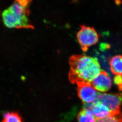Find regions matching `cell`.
I'll list each match as a JSON object with an SVG mask.
<instances>
[{"label":"cell","mask_w":122,"mask_h":122,"mask_svg":"<svg viewBox=\"0 0 122 122\" xmlns=\"http://www.w3.org/2000/svg\"><path fill=\"white\" fill-rule=\"evenodd\" d=\"M77 85L78 96L84 103H91L96 101L98 93L91 84L82 82Z\"/></svg>","instance_id":"5"},{"label":"cell","mask_w":122,"mask_h":122,"mask_svg":"<svg viewBox=\"0 0 122 122\" xmlns=\"http://www.w3.org/2000/svg\"><path fill=\"white\" fill-rule=\"evenodd\" d=\"M22 118L19 113L8 112L4 114L0 122H23Z\"/></svg>","instance_id":"10"},{"label":"cell","mask_w":122,"mask_h":122,"mask_svg":"<svg viewBox=\"0 0 122 122\" xmlns=\"http://www.w3.org/2000/svg\"><path fill=\"white\" fill-rule=\"evenodd\" d=\"M76 38L82 51L86 52L98 42L99 35L94 27L82 25L77 33Z\"/></svg>","instance_id":"3"},{"label":"cell","mask_w":122,"mask_h":122,"mask_svg":"<svg viewBox=\"0 0 122 122\" xmlns=\"http://www.w3.org/2000/svg\"><path fill=\"white\" fill-rule=\"evenodd\" d=\"M96 101L101 102L106 105L111 114L119 113L120 112L122 105V93H99Z\"/></svg>","instance_id":"4"},{"label":"cell","mask_w":122,"mask_h":122,"mask_svg":"<svg viewBox=\"0 0 122 122\" xmlns=\"http://www.w3.org/2000/svg\"><path fill=\"white\" fill-rule=\"evenodd\" d=\"M33 0H14L1 13L2 22L10 29H33L30 19V7Z\"/></svg>","instance_id":"2"},{"label":"cell","mask_w":122,"mask_h":122,"mask_svg":"<svg viewBox=\"0 0 122 122\" xmlns=\"http://www.w3.org/2000/svg\"><path fill=\"white\" fill-rule=\"evenodd\" d=\"M78 122H96L97 119L90 109L83 108L77 115Z\"/></svg>","instance_id":"9"},{"label":"cell","mask_w":122,"mask_h":122,"mask_svg":"<svg viewBox=\"0 0 122 122\" xmlns=\"http://www.w3.org/2000/svg\"><path fill=\"white\" fill-rule=\"evenodd\" d=\"M69 79L72 84L91 83L102 71L96 58L85 55L72 56L69 59Z\"/></svg>","instance_id":"1"},{"label":"cell","mask_w":122,"mask_h":122,"mask_svg":"<svg viewBox=\"0 0 122 122\" xmlns=\"http://www.w3.org/2000/svg\"><path fill=\"white\" fill-rule=\"evenodd\" d=\"M96 122H122V114L120 112L111 114L106 117L97 119Z\"/></svg>","instance_id":"11"},{"label":"cell","mask_w":122,"mask_h":122,"mask_svg":"<svg viewBox=\"0 0 122 122\" xmlns=\"http://www.w3.org/2000/svg\"><path fill=\"white\" fill-rule=\"evenodd\" d=\"M83 108L91 110L97 119L106 117L111 114L106 105L97 101L91 103H84Z\"/></svg>","instance_id":"7"},{"label":"cell","mask_w":122,"mask_h":122,"mask_svg":"<svg viewBox=\"0 0 122 122\" xmlns=\"http://www.w3.org/2000/svg\"><path fill=\"white\" fill-rule=\"evenodd\" d=\"M114 83L120 91H122V75H116L113 79Z\"/></svg>","instance_id":"12"},{"label":"cell","mask_w":122,"mask_h":122,"mask_svg":"<svg viewBox=\"0 0 122 122\" xmlns=\"http://www.w3.org/2000/svg\"><path fill=\"white\" fill-rule=\"evenodd\" d=\"M91 84L96 91L106 92L112 87V79L106 72L102 71Z\"/></svg>","instance_id":"6"},{"label":"cell","mask_w":122,"mask_h":122,"mask_svg":"<svg viewBox=\"0 0 122 122\" xmlns=\"http://www.w3.org/2000/svg\"><path fill=\"white\" fill-rule=\"evenodd\" d=\"M109 67L112 73L122 75V56L116 55L109 59Z\"/></svg>","instance_id":"8"}]
</instances>
